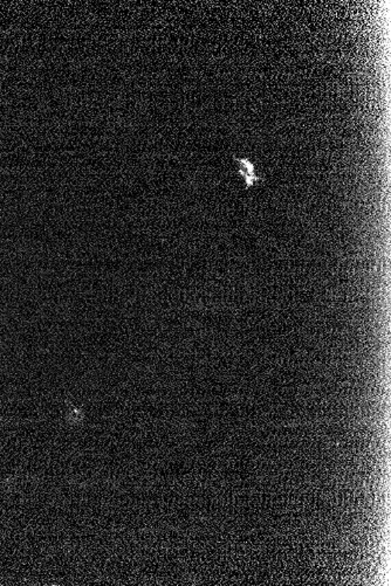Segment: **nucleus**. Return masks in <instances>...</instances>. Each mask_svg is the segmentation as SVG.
Wrapping results in <instances>:
<instances>
[{
	"label": "nucleus",
	"mask_w": 391,
	"mask_h": 586,
	"mask_svg": "<svg viewBox=\"0 0 391 586\" xmlns=\"http://www.w3.org/2000/svg\"><path fill=\"white\" fill-rule=\"evenodd\" d=\"M238 164H239V170H238V172L241 174V177L244 178V181H245V188L248 190V188L253 186V185L257 183V181H262V178L258 177L257 174H255V164L248 158H234Z\"/></svg>",
	"instance_id": "1"
}]
</instances>
